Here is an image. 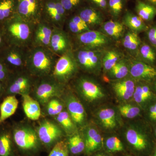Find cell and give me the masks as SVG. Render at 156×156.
I'll use <instances>...</instances> for the list:
<instances>
[{"label":"cell","instance_id":"obj_1","mask_svg":"<svg viewBox=\"0 0 156 156\" xmlns=\"http://www.w3.org/2000/svg\"><path fill=\"white\" fill-rule=\"evenodd\" d=\"M118 132L135 156L151 155L156 141L151 126L142 117L124 122Z\"/></svg>","mask_w":156,"mask_h":156},{"label":"cell","instance_id":"obj_2","mask_svg":"<svg viewBox=\"0 0 156 156\" xmlns=\"http://www.w3.org/2000/svg\"><path fill=\"white\" fill-rule=\"evenodd\" d=\"M0 24L7 45L25 48L32 43L35 25L23 20L16 13Z\"/></svg>","mask_w":156,"mask_h":156},{"label":"cell","instance_id":"obj_3","mask_svg":"<svg viewBox=\"0 0 156 156\" xmlns=\"http://www.w3.org/2000/svg\"><path fill=\"white\" fill-rule=\"evenodd\" d=\"M75 88L79 96L89 106L97 107L108 98L106 89L92 76L83 75L78 78L75 83Z\"/></svg>","mask_w":156,"mask_h":156},{"label":"cell","instance_id":"obj_4","mask_svg":"<svg viewBox=\"0 0 156 156\" xmlns=\"http://www.w3.org/2000/svg\"><path fill=\"white\" fill-rule=\"evenodd\" d=\"M57 59L49 48L34 47L28 51L26 66L34 76H46L53 72Z\"/></svg>","mask_w":156,"mask_h":156},{"label":"cell","instance_id":"obj_5","mask_svg":"<svg viewBox=\"0 0 156 156\" xmlns=\"http://www.w3.org/2000/svg\"><path fill=\"white\" fill-rule=\"evenodd\" d=\"M93 119L94 124L105 134L119 131L124 122L117 106L109 104L97 107L93 112Z\"/></svg>","mask_w":156,"mask_h":156},{"label":"cell","instance_id":"obj_6","mask_svg":"<svg viewBox=\"0 0 156 156\" xmlns=\"http://www.w3.org/2000/svg\"><path fill=\"white\" fill-rule=\"evenodd\" d=\"M104 50L77 48L73 50L80 69L89 75L98 76L102 73V58Z\"/></svg>","mask_w":156,"mask_h":156},{"label":"cell","instance_id":"obj_7","mask_svg":"<svg viewBox=\"0 0 156 156\" xmlns=\"http://www.w3.org/2000/svg\"><path fill=\"white\" fill-rule=\"evenodd\" d=\"M79 70L72 50L59 56L57 59L52 73V77L64 85L76 75Z\"/></svg>","mask_w":156,"mask_h":156},{"label":"cell","instance_id":"obj_8","mask_svg":"<svg viewBox=\"0 0 156 156\" xmlns=\"http://www.w3.org/2000/svg\"><path fill=\"white\" fill-rule=\"evenodd\" d=\"M77 48L104 50L115 44L111 39L98 30H91L74 36Z\"/></svg>","mask_w":156,"mask_h":156},{"label":"cell","instance_id":"obj_9","mask_svg":"<svg viewBox=\"0 0 156 156\" xmlns=\"http://www.w3.org/2000/svg\"><path fill=\"white\" fill-rule=\"evenodd\" d=\"M16 145L25 151L35 150L38 147L40 140L37 131L28 126H15L11 130Z\"/></svg>","mask_w":156,"mask_h":156},{"label":"cell","instance_id":"obj_10","mask_svg":"<svg viewBox=\"0 0 156 156\" xmlns=\"http://www.w3.org/2000/svg\"><path fill=\"white\" fill-rule=\"evenodd\" d=\"M23 48L8 45L0 51V60L12 72L20 71L26 66L28 52H25Z\"/></svg>","mask_w":156,"mask_h":156},{"label":"cell","instance_id":"obj_11","mask_svg":"<svg viewBox=\"0 0 156 156\" xmlns=\"http://www.w3.org/2000/svg\"><path fill=\"white\" fill-rule=\"evenodd\" d=\"M32 86V81L29 76L20 71L13 72L5 83V97L8 95L29 94Z\"/></svg>","mask_w":156,"mask_h":156},{"label":"cell","instance_id":"obj_12","mask_svg":"<svg viewBox=\"0 0 156 156\" xmlns=\"http://www.w3.org/2000/svg\"><path fill=\"white\" fill-rule=\"evenodd\" d=\"M64 85L53 77L51 79H45L37 86L35 90V96L39 103L46 104L53 98L62 94L64 92Z\"/></svg>","mask_w":156,"mask_h":156},{"label":"cell","instance_id":"obj_13","mask_svg":"<svg viewBox=\"0 0 156 156\" xmlns=\"http://www.w3.org/2000/svg\"><path fill=\"white\" fill-rule=\"evenodd\" d=\"M65 103L68 112L78 128L83 129L88 125L85 108L74 94L68 92L65 96Z\"/></svg>","mask_w":156,"mask_h":156},{"label":"cell","instance_id":"obj_14","mask_svg":"<svg viewBox=\"0 0 156 156\" xmlns=\"http://www.w3.org/2000/svg\"><path fill=\"white\" fill-rule=\"evenodd\" d=\"M129 76L136 81L151 83L156 78V67L145 62L129 57Z\"/></svg>","mask_w":156,"mask_h":156},{"label":"cell","instance_id":"obj_15","mask_svg":"<svg viewBox=\"0 0 156 156\" xmlns=\"http://www.w3.org/2000/svg\"><path fill=\"white\" fill-rule=\"evenodd\" d=\"M85 151L88 154L97 152L103 147V136L95 124H88L83 128Z\"/></svg>","mask_w":156,"mask_h":156},{"label":"cell","instance_id":"obj_16","mask_svg":"<svg viewBox=\"0 0 156 156\" xmlns=\"http://www.w3.org/2000/svg\"><path fill=\"white\" fill-rule=\"evenodd\" d=\"M63 131L60 126L49 120L42 121L37 131L40 141L48 146L57 142L63 135Z\"/></svg>","mask_w":156,"mask_h":156},{"label":"cell","instance_id":"obj_17","mask_svg":"<svg viewBox=\"0 0 156 156\" xmlns=\"http://www.w3.org/2000/svg\"><path fill=\"white\" fill-rule=\"evenodd\" d=\"M49 49L56 55L62 56L73 50V44L69 36L61 28H53Z\"/></svg>","mask_w":156,"mask_h":156},{"label":"cell","instance_id":"obj_18","mask_svg":"<svg viewBox=\"0 0 156 156\" xmlns=\"http://www.w3.org/2000/svg\"><path fill=\"white\" fill-rule=\"evenodd\" d=\"M40 7L38 0H17L16 13L23 20L36 25L40 22Z\"/></svg>","mask_w":156,"mask_h":156},{"label":"cell","instance_id":"obj_19","mask_svg":"<svg viewBox=\"0 0 156 156\" xmlns=\"http://www.w3.org/2000/svg\"><path fill=\"white\" fill-rule=\"evenodd\" d=\"M109 83L117 99L125 101L133 97L136 81L131 77L128 76L120 80H110Z\"/></svg>","mask_w":156,"mask_h":156},{"label":"cell","instance_id":"obj_20","mask_svg":"<svg viewBox=\"0 0 156 156\" xmlns=\"http://www.w3.org/2000/svg\"><path fill=\"white\" fill-rule=\"evenodd\" d=\"M156 98L151 84L143 81H136L132 101L139 105L143 110L146 106Z\"/></svg>","mask_w":156,"mask_h":156},{"label":"cell","instance_id":"obj_21","mask_svg":"<svg viewBox=\"0 0 156 156\" xmlns=\"http://www.w3.org/2000/svg\"><path fill=\"white\" fill-rule=\"evenodd\" d=\"M77 14L91 30H97L105 20V14L99 9L89 5L82 7Z\"/></svg>","mask_w":156,"mask_h":156},{"label":"cell","instance_id":"obj_22","mask_svg":"<svg viewBox=\"0 0 156 156\" xmlns=\"http://www.w3.org/2000/svg\"><path fill=\"white\" fill-rule=\"evenodd\" d=\"M98 30L111 39L115 43L121 41L127 29L120 20L105 21Z\"/></svg>","mask_w":156,"mask_h":156},{"label":"cell","instance_id":"obj_23","mask_svg":"<svg viewBox=\"0 0 156 156\" xmlns=\"http://www.w3.org/2000/svg\"><path fill=\"white\" fill-rule=\"evenodd\" d=\"M53 28L48 23L40 22L35 26L32 43L34 47L49 48Z\"/></svg>","mask_w":156,"mask_h":156},{"label":"cell","instance_id":"obj_24","mask_svg":"<svg viewBox=\"0 0 156 156\" xmlns=\"http://www.w3.org/2000/svg\"><path fill=\"white\" fill-rule=\"evenodd\" d=\"M121 45L128 54V57L136 58L142 42L139 34L127 29L121 41Z\"/></svg>","mask_w":156,"mask_h":156},{"label":"cell","instance_id":"obj_25","mask_svg":"<svg viewBox=\"0 0 156 156\" xmlns=\"http://www.w3.org/2000/svg\"><path fill=\"white\" fill-rule=\"evenodd\" d=\"M127 56L121 49L114 45L104 51L102 58V73L105 75L118 62Z\"/></svg>","mask_w":156,"mask_h":156},{"label":"cell","instance_id":"obj_26","mask_svg":"<svg viewBox=\"0 0 156 156\" xmlns=\"http://www.w3.org/2000/svg\"><path fill=\"white\" fill-rule=\"evenodd\" d=\"M122 22L127 29L138 34L144 33L148 26L134 12L126 10L122 17Z\"/></svg>","mask_w":156,"mask_h":156},{"label":"cell","instance_id":"obj_27","mask_svg":"<svg viewBox=\"0 0 156 156\" xmlns=\"http://www.w3.org/2000/svg\"><path fill=\"white\" fill-rule=\"evenodd\" d=\"M129 70L130 60L127 56L118 62L105 76L109 81L120 80L128 76Z\"/></svg>","mask_w":156,"mask_h":156},{"label":"cell","instance_id":"obj_28","mask_svg":"<svg viewBox=\"0 0 156 156\" xmlns=\"http://www.w3.org/2000/svg\"><path fill=\"white\" fill-rule=\"evenodd\" d=\"M134 12L148 25L154 21L156 9L142 0L135 1Z\"/></svg>","mask_w":156,"mask_h":156},{"label":"cell","instance_id":"obj_29","mask_svg":"<svg viewBox=\"0 0 156 156\" xmlns=\"http://www.w3.org/2000/svg\"><path fill=\"white\" fill-rule=\"evenodd\" d=\"M16 95H8L0 104V125L15 113L18 105Z\"/></svg>","mask_w":156,"mask_h":156},{"label":"cell","instance_id":"obj_30","mask_svg":"<svg viewBox=\"0 0 156 156\" xmlns=\"http://www.w3.org/2000/svg\"><path fill=\"white\" fill-rule=\"evenodd\" d=\"M21 96L23 108L26 116L33 121L38 120L41 115V107L38 101L33 99L29 94Z\"/></svg>","mask_w":156,"mask_h":156},{"label":"cell","instance_id":"obj_31","mask_svg":"<svg viewBox=\"0 0 156 156\" xmlns=\"http://www.w3.org/2000/svg\"><path fill=\"white\" fill-rule=\"evenodd\" d=\"M117 107L123 119L132 120L143 116V110L142 108L133 101L121 103Z\"/></svg>","mask_w":156,"mask_h":156},{"label":"cell","instance_id":"obj_32","mask_svg":"<svg viewBox=\"0 0 156 156\" xmlns=\"http://www.w3.org/2000/svg\"><path fill=\"white\" fill-rule=\"evenodd\" d=\"M134 58L156 67V48L142 40L137 55Z\"/></svg>","mask_w":156,"mask_h":156},{"label":"cell","instance_id":"obj_33","mask_svg":"<svg viewBox=\"0 0 156 156\" xmlns=\"http://www.w3.org/2000/svg\"><path fill=\"white\" fill-rule=\"evenodd\" d=\"M12 132L0 128V156H11L12 152Z\"/></svg>","mask_w":156,"mask_h":156},{"label":"cell","instance_id":"obj_34","mask_svg":"<svg viewBox=\"0 0 156 156\" xmlns=\"http://www.w3.org/2000/svg\"><path fill=\"white\" fill-rule=\"evenodd\" d=\"M105 134V137H103V147L107 152L113 153L125 150V146L122 139L115 135V133Z\"/></svg>","mask_w":156,"mask_h":156},{"label":"cell","instance_id":"obj_35","mask_svg":"<svg viewBox=\"0 0 156 156\" xmlns=\"http://www.w3.org/2000/svg\"><path fill=\"white\" fill-rule=\"evenodd\" d=\"M56 120L64 132L69 136L78 132V128L73 122L67 110L62 111L57 115Z\"/></svg>","mask_w":156,"mask_h":156},{"label":"cell","instance_id":"obj_36","mask_svg":"<svg viewBox=\"0 0 156 156\" xmlns=\"http://www.w3.org/2000/svg\"><path fill=\"white\" fill-rule=\"evenodd\" d=\"M67 25L69 31L74 36L91 30L77 14L73 15L69 19Z\"/></svg>","mask_w":156,"mask_h":156},{"label":"cell","instance_id":"obj_37","mask_svg":"<svg viewBox=\"0 0 156 156\" xmlns=\"http://www.w3.org/2000/svg\"><path fill=\"white\" fill-rule=\"evenodd\" d=\"M127 0H108L107 13L114 20H119L126 11Z\"/></svg>","mask_w":156,"mask_h":156},{"label":"cell","instance_id":"obj_38","mask_svg":"<svg viewBox=\"0 0 156 156\" xmlns=\"http://www.w3.org/2000/svg\"><path fill=\"white\" fill-rule=\"evenodd\" d=\"M17 4V0H0V23L16 13Z\"/></svg>","mask_w":156,"mask_h":156},{"label":"cell","instance_id":"obj_39","mask_svg":"<svg viewBox=\"0 0 156 156\" xmlns=\"http://www.w3.org/2000/svg\"><path fill=\"white\" fill-rule=\"evenodd\" d=\"M69 151L73 154L77 155L85 151V145L82 134L77 132L70 135L67 144Z\"/></svg>","mask_w":156,"mask_h":156},{"label":"cell","instance_id":"obj_40","mask_svg":"<svg viewBox=\"0 0 156 156\" xmlns=\"http://www.w3.org/2000/svg\"><path fill=\"white\" fill-rule=\"evenodd\" d=\"M142 118L151 126L156 125V98L144 109Z\"/></svg>","mask_w":156,"mask_h":156},{"label":"cell","instance_id":"obj_41","mask_svg":"<svg viewBox=\"0 0 156 156\" xmlns=\"http://www.w3.org/2000/svg\"><path fill=\"white\" fill-rule=\"evenodd\" d=\"M144 33V40L156 48V21L150 24Z\"/></svg>","mask_w":156,"mask_h":156},{"label":"cell","instance_id":"obj_42","mask_svg":"<svg viewBox=\"0 0 156 156\" xmlns=\"http://www.w3.org/2000/svg\"><path fill=\"white\" fill-rule=\"evenodd\" d=\"M67 144L63 141L56 143L48 156H68Z\"/></svg>","mask_w":156,"mask_h":156},{"label":"cell","instance_id":"obj_43","mask_svg":"<svg viewBox=\"0 0 156 156\" xmlns=\"http://www.w3.org/2000/svg\"><path fill=\"white\" fill-rule=\"evenodd\" d=\"M84 0H60V2L67 12L73 11L82 8Z\"/></svg>","mask_w":156,"mask_h":156},{"label":"cell","instance_id":"obj_44","mask_svg":"<svg viewBox=\"0 0 156 156\" xmlns=\"http://www.w3.org/2000/svg\"><path fill=\"white\" fill-rule=\"evenodd\" d=\"M11 73L12 72L0 60V81L6 83Z\"/></svg>","mask_w":156,"mask_h":156},{"label":"cell","instance_id":"obj_45","mask_svg":"<svg viewBox=\"0 0 156 156\" xmlns=\"http://www.w3.org/2000/svg\"><path fill=\"white\" fill-rule=\"evenodd\" d=\"M45 8L47 14H48V16L50 17L51 15H53L57 11L56 1H50L47 2Z\"/></svg>","mask_w":156,"mask_h":156},{"label":"cell","instance_id":"obj_46","mask_svg":"<svg viewBox=\"0 0 156 156\" xmlns=\"http://www.w3.org/2000/svg\"><path fill=\"white\" fill-rule=\"evenodd\" d=\"M56 99L53 98L50 100L48 103L47 112L48 114L51 116L57 115H58L56 108Z\"/></svg>","mask_w":156,"mask_h":156},{"label":"cell","instance_id":"obj_47","mask_svg":"<svg viewBox=\"0 0 156 156\" xmlns=\"http://www.w3.org/2000/svg\"><path fill=\"white\" fill-rule=\"evenodd\" d=\"M7 43L5 41V38L3 35L2 30L0 24V51L3 50L6 46H7Z\"/></svg>","mask_w":156,"mask_h":156},{"label":"cell","instance_id":"obj_48","mask_svg":"<svg viewBox=\"0 0 156 156\" xmlns=\"http://www.w3.org/2000/svg\"><path fill=\"white\" fill-rule=\"evenodd\" d=\"M5 83L0 81V99L3 95L5 96Z\"/></svg>","mask_w":156,"mask_h":156},{"label":"cell","instance_id":"obj_49","mask_svg":"<svg viewBox=\"0 0 156 156\" xmlns=\"http://www.w3.org/2000/svg\"><path fill=\"white\" fill-rule=\"evenodd\" d=\"M142 1L149 4L156 9V0H142Z\"/></svg>","mask_w":156,"mask_h":156},{"label":"cell","instance_id":"obj_50","mask_svg":"<svg viewBox=\"0 0 156 156\" xmlns=\"http://www.w3.org/2000/svg\"><path fill=\"white\" fill-rule=\"evenodd\" d=\"M90 4V6L97 9L98 2V0H87Z\"/></svg>","mask_w":156,"mask_h":156},{"label":"cell","instance_id":"obj_51","mask_svg":"<svg viewBox=\"0 0 156 156\" xmlns=\"http://www.w3.org/2000/svg\"><path fill=\"white\" fill-rule=\"evenodd\" d=\"M151 84L154 92L156 94V78L153 81V82H152Z\"/></svg>","mask_w":156,"mask_h":156},{"label":"cell","instance_id":"obj_52","mask_svg":"<svg viewBox=\"0 0 156 156\" xmlns=\"http://www.w3.org/2000/svg\"><path fill=\"white\" fill-rule=\"evenodd\" d=\"M152 128L153 133L154 137L156 141V125L152 126Z\"/></svg>","mask_w":156,"mask_h":156},{"label":"cell","instance_id":"obj_53","mask_svg":"<svg viewBox=\"0 0 156 156\" xmlns=\"http://www.w3.org/2000/svg\"><path fill=\"white\" fill-rule=\"evenodd\" d=\"M94 156H108L106 154L104 153L103 152L98 153L95 154Z\"/></svg>","mask_w":156,"mask_h":156},{"label":"cell","instance_id":"obj_54","mask_svg":"<svg viewBox=\"0 0 156 156\" xmlns=\"http://www.w3.org/2000/svg\"><path fill=\"white\" fill-rule=\"evenodd\" d=\"M151 156H156V144L154 147L153 151L152 153Z\"/></svg>","mask_w":156,"mask_h":156},{"label":"cell","instance_id":"obj_55","mask_svg":"<svg viewBox=\"0 0 156 156\" xmlns=\"http://www.w3.org/2000/svg\"><path fill=\"white\" fill-rule=\"evenodd\" d=\"M135 156V155H126V156Z\"/></svg>","mask_w":156,"mask_h":156},{"label":"cell","instance_id":"obj_56","mask_svg":"<svg viewBox=\"0 0 156 156\" xmlns=\"http://www.w3.org/2000/svg\"></svg>","mask_w":156,"mask_h":156}]
</instances>
